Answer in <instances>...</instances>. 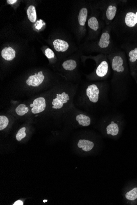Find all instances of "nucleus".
Wrapping results in <instances>:
<instances>
[{"label": "nucleus", "mask_w": 137, "mask_h": 205, "mask_svg": "<svg viewBox=\"0 0 137 205\" xmlns=\"http://www.w3.org/2000/svg\"><path fill=\"white\" fill-rule=\"evenodd\" d=\"M88 9L86 8H83L80 9L78 16V22L80 25L84 26L86 23L88 17Z\"/></svg>", "instance_id": "11"}, {"label": "nucleus", "mask_w": 137, "mask_h": 205, "mask_svg": "<svg viewBox=\"0 0 137 205\" xmlns=\"http://www.w3.org/2000/svg\"><path fill=\"white\" fill-rule=\"evenodd\" d=\"M17 1V0H7V3L11 5L14 4L16 3Z\"/></svg>", "instance_id": "22"}, {"label": "nucleus", "mask_w": 137, "mask_h": 205, "mask_svg": "<svg viewBox=\"0 0 137 205\" xmlns=\"http://www.w3.org/2000/svg\"><path fill=\"white\" fill-rule=\"evenodd\" d=\"M126 198L131 201H134L137 198V188H134L132 190L127 192L126 194Z\"/></svg>", "instance_id": "16"}, {"label": "nucleus", "mask_w": 137, "mask_h": 205, "mask_svg": "<svg viewBox=\"0 0 137 205\" xmlns=\"http://www.w3.org/2000/svg\"><path fill=\"white\" fill-rule=\"evenodd\" d=\"M110 36L107 32L103 33L101 35L100 41L99 43V45L101 48H106L108 47L110 44Z\"/></svg>", "instance_id": "8"}, {"label": "nucleus", "mask_w": 137, "mask_h": 205, "mask_svg": "<svg viewBox=\"0 0 137 205\" xmlns=\"http://www.w3.org/2000/svg\"><path fill=\"white\" fill-rule=\"evenodd\" d=\"M136 23H137V12H136Z\"/></svg>", "instance_id": "23"}, {"label": "nucleus", "mask_w": 137, "mask_h": 205, "mask_svg": "<svg viewBox=\"0 0 137 205\" xmlns=\"http://www.w3.org/2000/svg\"><path fill=\"white\" fill-rule=\"evenodd\" d=\"M24 204V203H23V202L22 201H21V200H18V201H16V202H14V203L13 204H12L13 205H23Z\"/></svg>", "instance_id": "21"}, {"label": "nucleus", "mask_w": 137, "mask_h": 205, "mask_svg": "<svg viewBox=\"0 0 137 205\" xmlns=\"http://www.w3.org/2000/svg\"><path fill=\"white\" fill-rule=\"evenodd\" d=\"M108 70V64L106 61H103L98 66L96 73L99 77H103L107 74Z\"/></svg>", "instance_id": "6"}, {"label": "nucleus", "mask_w": 137, "mask_h": 205, "mask_svg": "<svg viewBox=\"0 0 137 205\" xmlns=\"http://www.w3.org/2000/svg\"><path fill=\"white\" fill-rule=\"evenodd\" d=\"M9 120L5 116H0V130H3L7 127Z\"/></svg>", "instance_id": "17"}, {"label": "nucleus", "mask_w": 137, "mask_h": 205, "mask_svg": "<svg viewBox=\"0 0 137 205\" xmlns=\"http://www.w3.org/2000/svg\"><path fill=\"white\" fill-rule=\"evenodd\" d=\"M53 45L55 49L58 52H65L68 49L69 46L67 42L58 39L55 40L53 42Z\"/></svg>", "instance_id": "4"}, {"label": "nucleus", "mask_w": 137, "mask_h": 205, "mask_svg": "<svg viewBox=\"0 0 137 205\" xmlns=\"http://www.w3.org/2000/svg\"><path fill=\"white\" fill-rule=\"evenodd\" d=\"M26 130V127H24L22 128L18 131L16 135V137L17 141H20L22 139L24 138L26 136V133L25 131Z\"/></svg>", "instance_id": "18"}, {"label": "nucleus", "mask_w": 137, "mask_h": 205, "mask_svg": "<svg viewBox=\"0 0 137 205\" xmlns=\"http://www.w3.org/2000/svg\"><path fill=\"white\" fill-rule=\"evenodd\" d=\"M117 12V7L115 6L110 5L108 7L106 12V17L109 20H112L115 17Z\"/></svg>", "instance_id": "14"}, {"label": "nucleus", "mask_w": 137, "mask_h": 205, "mask_svg": "<svg viewBox=\"0 0 137 205\" xmlns=\"http://www.w3.org/2000/svg\"><path fill=\"white\" fill-rule=\"evenodd\" d=\"M130 62H134L137 60V48H135L134 50H131L129 53Z\"/></svg>", "instance_id": "19"}, {"label": "nucleus", "mask_w": 137, "mask_h": 205, "mask_svg": "<svg viewBox=\"0 0 137 205\" xmlns=\"http://www.w3.org/2000/svg\"><path fill=\"white\" fill-rule=\"evenodd\" d=\"M114 123V122H112L111 123V124H113Z\"/></svg>", "instance_id": "25"}, {"label": "nucleus", "mask_w": 137, "mask_h": 205, "mask_svg": "<svg viewBox=\"0 0 137 205\" xmlns=\"http://www.w3.org/2000/svg\"><path fill=\"white\" fill-rule=\"evenodd\" d=\"M45 53L46 57L49 59L54 58L55 54L54 52L50 48H47L46 50L45 51Z\"/></svg>", "instance_id": "20"}, {"label": "nucleus", "mask_w": 137, "mask_h": 205, "mask_svg": "<svg viewBox=\"0 0 137 205\" xmlns=\"http://www.w3.org/2000/svg\"><path fill=\"white\" fill-rule=\"evenodd\" d=\"M16 52L11 47H5L2 50L1 56L7 61H11L15 57Z\"/></svg>", "instance_id": "3"}, {"label": "nucleus", "mask_w": 137, "mask_h": 205, "mask_svg": "<svg viewBox=\"0 0 137 205\" xmlns=\"http://www.w3.org/2000/svg\"><path fill=\"white\" fill-rule=\"evenodd\" d=\"M27 14L28 17L32 23L35 22L37 19L36 9L35 7L33 5H30L29 6L27 10Z\"/></svg>", "instance_id": "10"}, {"label": "nucleus", "mask_w": 137, "mask_h": 205, "mask_svg": "<svg viewBox=\"0 0 137 205\" xmlns=\"http://www.w3.org/2000/svg\"><path fill=\"white\" fill-rule=\"evenodd\" d=\"M88 25L90 28L94 31H97L99 28V23L97 18L92 17L88 21Z\"/></svg>", "instance_id": "15"}, {"label": "nucleus", "mask_w": 137, "mask_h": 205, "mask_svg": "<svg viewBox=\"0 0 137 205\" xmlns=\"http://www.w3.org/2000/svg\"><path fill=\"white\" fill-rule=\"evenodd\" d=\"M106 131L108 134H111L112 136H116L119 132V128L117 125L116 123L109 125L106 128Z\"/></svg>", "instance_id": "12"}, {"label": "nucleus", "mask_w": 137, "mask_h": 205, "mask_svg": "<svg viewBox=\"0 0 137 205\" xmlns=\"http://www.w3.org/2000/svg\"><path fill=\"white\" fill-rule=\"evenodd\" d=\"M125 23L129 27L135 26L136 24V15L132 12L127 13L125 19Z\"/></svg>", "instance_id": "7"}, {"label": "nucleus", "mask_w": 137, "mask_h": 205, "mask_svg": "<svg viewBox=\"0 0 137 205\" xmlns=\"http://www.w3.org/2000/svg\"><path fill=\"white\" fill-rule=\"evenodd\" d=\"M47 202V200H44V201H43V202Z\"/></svg>", "instance_id": "26"}, {"label": "nucleus", "mask_w": 137, "mask_h": 205, "mask_svg": "<svg viewBox=\"0 0 137 205\" xmlns=\"http://www.w3.org/2000/svg\"><path fill=\"white\" fill-rule=\"evenodd\" d=\"M78 147L85 151H89L94 147L93 143L88 140H80L78 143Z\"/></svg>", "instance_id": "5"}, {"label": "nucleus", "mask_w": 137, "mask_h": 205, "mask_svg": "<svg viewBox=\"0 0 137 205\" xmlns=\"http://www.w3.org/2000/svg\"><path fill=\"white\" fill-rule=\"evenodd\" d=\"M123 61L120 56H115L112 61V68L114 71L117 72H122L124 71V67L123 66Z\"/></svg>", "instance_id": "2"}, {"label": "nucleus", "mask_w": 137, "mask_h": 205, "mask_svg": "<svg viewBox=\"0 0 137 205\" xmlns=\"http://www.w3.org/2000/svg\"><path fill=\"white\" fill-rule=\"evenodd\" d=\"M76 62L72 60L65 61L63 64V68L66 70H73L76 68Z\"/></svg>", "instance_id": "13"}, {"label": "nucleus", "mask_w": 137, "mask_h": 205, "mask_svg": "<svg viewBox=\"0 0 137 205\" xmlns=\"http://www.w3.org/2000/svg\"><path fill=\"white\" fill-rule=\"evenodd\" d=\"M99 93V89L95 84L89 86L86 90V94L89 100L94 103L97 102L98 101Z\"/></svg>", "instance_id": "1"}, {"label": "nucleus", "mask_w": 137, "mask_h": 205, "mask_svg": "<svg viewBox=\"0 0 137 205\" xmlns=\"http://www.w3.org/2000/svg\"><path fill=\"white\" fill-rule=\"evenodd\" d=\"M34 106V105L33 104H30V107H33Z\"/></svg>", "instance_id": "24"}, {"label": "nucleus", "mask_w": 137, "mask_h": 205, "mask_svg": "<svg viewBox=\"0 0 137 205\" xmlns=\"http://www.w3.org/2000/svg\"><path fill=\"white\" fill-rule=\"evenodd\" d=\"M76 120L78 124L83 126H88L90 124V119L89 117L83 114H80L76 117Z\"/></svg>", "instance_id": "9"}]
</instances>
